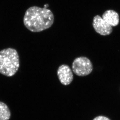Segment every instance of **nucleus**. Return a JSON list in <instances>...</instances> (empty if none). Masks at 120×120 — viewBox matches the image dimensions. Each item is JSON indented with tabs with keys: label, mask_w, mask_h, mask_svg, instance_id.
<instances>
[{
	"label": "nucleus",
	"mask_w": 120,
	"mask_h": 120,
	"mask_svg": "<svg viewBox=\"0 0 120 120\" xmlns=\"http://www.w3.org/2000/svg\"><path fill=\"white\" fill-rule=\"evenodd\" d=\"M54 21V15L50 10L35 6L27 9L23 19L25 26L33 32L48 29L53 24Z\"/></svg>",
	"instance_id": "obj_1"
},
{
	"label": "nucleus",
	"mask_w": 120,
	"mask_h": 120,
	"mask_svg": "<svg viewBox=\"0 0 120 120\" xmlns=\"http://www.w3.org/2000/svg\"><path fill=\"white\" fill-rule=\"evenodd\" d=\"M20 59L15 49L8 48L0 51V73L8 77L14 76L20 67Z\"/></svg>",
	"instance_id": "obj_2"
},
{
	"label": "nucleus",
	"mask_w": 120,
	"mask_h": 120,
	"mask_svg": "<svg viewBox=\"0 0 120 120\" xmlns=\"http://www.w3.org/2000/svg\"><path fill=\"white\" fill-rule=\"evenodd\" d=\"M73 71L79 76H87L93 71V65L91 61L86 57H78L72 63Z\"/></svg>",
	"instance_id": "obj_3"
},
{
	"label": "nucleus",
	"mask_w": 120,
	"mask_h": 120,
	"mask_svg": "<svg viewBox=\"0 0 120 120\" xmlns=\"http://www.w3.org/2000/svg\"><path fill=\"white\" fill-rule=\"evenodd\" d=\"M92 26L96 32L102 36H107L112 33V27L104 20L99 15L94 17Z\"/></svg>",
	"instance_id": "obj_4"
},
{
	"label": "nucleus",
	"mask_w": 120,
	"mask_h": 120,
	"mask_svg": "<svg viewBox=\"0 0 120 120\" xmlns=\"http://www.w3.org/2000/svg\"><path fill=\"white\" fill-rule=\"evenodd\" d=\"M57 75L60 82L64 86H68L73 81V72L69 66L66 64L61 65L57 71Z\"/></svg>",
	"instance_id": "obj_5"
},
{
	"label": "nucleus",
	"mask_w": 120,
	"mask_h": 120,
	"mask_svg": "<svg viewBox=\"0 0 120 120\" xmlns=\"http://www.w3.org/2000/svg\"><path fill=\"white\" fill-rule=\"evenodd\" d=\"M102 19L112 27L117 26L120 21L119 14L113 10L105 11L102 15Z\"/></svg>",
	"instance_id": "obj_6"
},
{
	"label": "nucleus",
	"mask_w": 120,
	"mask_h": 120,
	"mask_svg": "<svg viewBox=\"0 0 120 120\" xmlns=\"http://www.w3.org/2000/svg\"><path fill=\"white\" fill-rule=\"evenodd\" d=\"M11 116L8 106L5 103L0 101V120H9Z\"/></svg>",
	"instance_id": "obj_7"
},
{
	"label": "nucleus",
	"mask_w": 120,
	"mask_h": 120,
	"mask_svg": "<svg viewBox=\"0 0 120 120\" xmlns=\"http://www.w3.org/2000/svg\"><path fill=\"white\" fill-rule=\"evenodd\" d=\"M93 120H110L109 118L103 116H99L96 117Z\"/></svg>",
	"instance_id": "obj_8"
},
{
	"label": "nucleus",
	"mask_w": 120,
	"mask_h": 120,
	"mask_svg": "<svg viewBox=\"0 0 120 120\" xmlns=\"http://www.w3.org/2000/svg\"><path fill=\"white\" fill-rule=\"evenodd\" d=\"M48 6H49L48 4L45 5H44V7H45V8H47V7H48Z\"/></svg>",
	"instance_id": "obj_9"
}]
</instances>
